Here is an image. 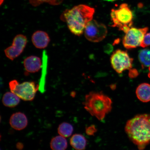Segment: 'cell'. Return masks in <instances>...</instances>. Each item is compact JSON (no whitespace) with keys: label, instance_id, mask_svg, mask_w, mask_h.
Here are the masks:
<instances>
[{"label":"cell","instance_id":"cell-1","mask_svg":"<svg viewBox=\"0 0 150 150\" xmlns=\"http://www.w3.org/2000/svg\"><path fill=\"white\" fill-rule=\"evenodd\" d=\"M125 131L129 139L140 150L150 142V114L137 115L127 121Z\"/></svg>","mask_w":150,"mask_h":150},{"label":"cell","instance_id":"cell-2","mask_svg":"<svg viewBox=\"0 0 150 150\" xmlns=\"http://www.w3.org/2000/svg\"><path fill=\"white\" fill-rule=\"evenodd\" d=\"M95 9L85 5H80L67 9L61 18L67 22V27L73 34L80 36L84 32L86 25L93 20Z\"/></svg>","mask_w":150,"mask_h":150},{"label":"cell","instance_id":"cell-3","mask_svg":"<svg viewBox=\"0 0 150 150\" xmlns=\"http://www.w3.org/2000/svg\"><path fill=\"white\" fill-rule=\"evenodd\" d=\"M112 100L102 93L91 92L86 95L83 103L85 109L92 116L102 120L112 109Z\"/></svg>","mask_w":150,"mask_h":150},{"label":"cell","instance_id":"cell-4","mask_svg":"<svg viewBox=\"0 0 150 150\" xmlns=\"http://www.w3.org/2000/svg\"><path fill=\"white\" fill-rule=\"evenodd\" d=\"M110 16L112 27H117L120 30L126 33L132 27L134 16L127 4H122L118 8L112 9Z\"/></svg>","mask_w":150,"mask_h":150},{"label":"cell","instance_id":"cell-5","mask_svg":"<svg viewBox=\"0 0 150 150\" xmlns=\"http://www.w3.org/2000/svg\"><path fill=\"white\" fill-rule=\"evenodd\" d=\"M9 89L19 98L24 101H32L34 99L39 86L34 82H24L19 83L16 80L9 82Z\"/></svg>","mask_w":150,"mask_h":150},{"label":"cell","instance_id":"cell-6","mask_svg":"<svg viewBox=\"0 0 150 150\" xmlns=\"http://www.w3.org/2000/svg\"><path fill=\"white\" fill-rule=\"evenodd\" d=\"M86 38L90 42H100L105 38L108 29L104 24L92 20L86 25L84 30Z\"/></svg>","mask_w":150,"mask_h":150},{"label":"cell","instance_id":"cell-7","mask_svg":"<svg viewBox=\"0 0 150 150\" xmlns=\"http://www.w3.org/2000/svg\"><path fill=\"white\" fill-rule=\"evenodd\" d=\"M134 59L127 52L120 50H116L110 58L112 66L116 72L121 74L124 71L132 68Z\"/></svg>","mask_w":150,"mask_h":150},{"label":"cell","instance_id":"cell-8","mask_svg":"<svg viewBox=\"0 0 150 150\" xmlns=\"http://www.w3.org/2000/svg\"><path fill=\"white\" fill-rule=\"evenodd\" d=\"M149 30V28H131L125 33L123 39V46L130 49L140 46L144 37Z\"/></svg>","mask_w":150,"mask_h":150},{"label":"cell","instance_id":"cell-9","mask_svg":"<svg viewBox=\"0 0 150 150\" xmlns=\"http://www.w3.org/2000/svg\"><path fill=\"white\" fill-rule=\"evenodd\" d=\"M25 35H18L14 37L12 45L4 50L6 56L11 60H13L23 52L27 43Z\"/></svg>","mask_w":150,"mask_h":150},{"label":"cell","instance_id":"cell-10","mask_svg":"<svg viewBox=\"0 0 150 150\" xmlns=\"http://www.w3.org/2000/svg\"><path fill=\"white\" fill-rule=\"evenodd\" d=\"M9 124L13 128L17 130H21L27 126V117L23 113L18 112L13 114L9 119Z\"/></svg>","mask_w":150,"mask_h":150},{"label":"cell","instance_id":"cell-11","mask_svg":"<svg viewBox=\"0 0 150 150\" xmlns=\"http://www.w3.org/2000/svg\"><path fill=\"white\" fill-rule=\"evenodd\" d=\"M32 41L35 47L44 49L47 47L50 39L48 33L42 31H37L34 33L32 36Z\"/></svg>","mask_w":150,"mask_h":150},{"label":"cell","instance_id":"cell-12","mask_svg":"<svg viewBox=\"0 0 150 150\" xmlns=\"http://www.w3.org/2000/svg\"><path fill=\"white\" fill-rule=\"evenodd\" d=\"M24 68L28 73H34L38 72L42 67V61L37 56H31L24 60Z\"/></svg>","mask_w":150,"mask_h":150},{"label":"cell","instance_id":"cell-13","mask_svg":"<svg viewBox=\"0 0 150 150\" xmlns=\"http://www.w3.org/2000/svg\"><path fill=\"white\" fill-rule=\"evenodd\" d=\"M137 97L141 102L146 103L150 101V84L147 83L141 84L136 89Z\"/></svg>","mask_w":150,"mask_h":150},{"label":"cell","instance_id":"cell-14","mask_svg":"<svg viewBox=\"0 0 150 150\" xmlns=\"http://www.w3.org/2000/svg\"><path fill=\"white\" fill-rule=\"evenodd\" d=\"M70 143L73 148L76 150H83L85 149L87 145V140L80 134H76L71 138Z\"/></svg>","mask_w":150,"mask_h":150},{"label":"cell","instance_id":"cell-15","mask_svg":"<svg viewBox=\"0 0 150 150\" xmlns=\"http://www.w3.org/2000/svg\"><path fill=\"white\" fill-rule=\"evenodd\" d=\"M20 101V98L17 96L12 92L6 93L2 98L3 105L9 108H14L17 106Z\"/></svg>","mask_w":150,"mask_h":150},{"label":"cell","instance_id":"cell-16","mask_svg":"<svg viewBox=\"0 0 150 150\" xmlns=\"http://www.w3.org/2000/svg\"><path fill=\"white\" fill-rule=\"evenodd\" d=\"M50 146L52 150H65L67 147V141L63 136H56L52 139Z\"/></svg>","mask_w":150,"mask_h":150},{"label":"cell","instance_id":"cell-17","mask_svg":"<svg viewBox=\"0 0 150 150\" xmlns=\"http://www.w3.org/2000/svg\"><path fill=\"white\" fill-rule=\"evenodd\" d=\"M138 59L142 68L150 67V50L148 49L140 50L139 53Z\"/></svg>","mask_w":150,"mask_h":150},{"label":"cell","instance_id":"cell-18","mask_svg":"<svg viewBox=\"0 0 150 150\" xmlns=\"http://www.w3.org/2000/svg\"><path fill=\"white\" fill-rule=\"evenodd\" d=\"M74 128L70 124L63 122L60 125L58 129V132L60 135L65 138L68 137L72 135Z\"/></svg>","mask_w":150,"mask_h":150},{"label":"cell","instance_id":"cell-19","mask_svg":"<svg viewBox=\"0 0 150 150\" xmlns=\"http://www.w3.org/2000/svg\"><path fill=\"white\" fill-rule=\"evenodd\" d=\"M30 3L33 6H37L44 3H49L52 5H59L63 0H29Z\"/></svg>","mask_w":150,"mask_h":150},{"label":"cell","instance_id":"cell-20","mask_svg":"<svg viewBox=\"0 0 150 150\" xmlns=\"http://www.w3.org/2000/svg\"><path fill=\"white\" fill-rule=\"evenodd\" d=\"M150 46V33H146L140 46L145 48Z\"/></svg>","mask_w":150,"mask_h":150},{"label":"cell","instance_id":"cell-21","mask_svg":"<svg viewBox=\"0 0 150 150\" xmlns=\"http://www.w3.org/2000/svg\"><path fill=\"white\" fill-rule=\"evenodd\" d=\"M96 130L95 126L92 125V126H90L86 129V134L88 135H93L94 134H95L96 132Z\"/></svg>","mask_w":150,"mask_h":150},{"label":"cell","instance_id":"cell-22","mask_svg":"<svg viewBox=\"0 0 150 150\" xmlns=\"http://www.w3.org/2000/svg\"><path fill=\"white\" fill-rule=\"evenodd\" d=\"M113 50V47L111 45L108 44L105 46L104 47V50L106 53L110 54Z\"/></svg>","mask_w":150,"mask_h":150},{"label":"cell","instance_id":"cell-23","mask_svg":"<svg viewBox=\"0 0 150 150\" xmlns=\"http://www.w3.org/2000/svg\"><path fill=\"white\" fill-rule=\"evenodd\" d=\"M130 72L129 73V76H130L131 78L135 77L137 76H138V72L136 69H131L130 70Z\"/></svg>","mask_w":150,"mask_h":150},{"label":"cell","instance_id":"cell-24","mask_svg":"<svg viewBox=\"0 0 150 150\" xmlns=\"http://www.w3.org/2000/svg\"><path fill=\"white\" fill-rule=\"evenodd\" d=\"M16 148L18 149L22 150L23 149V145L22 144L20 143V142H18L16 145Z\"/></svg>","mask_w":150,"mask_h":150},{"label":"cell","instance_id":"cell-25","mask_svg":"<svg viewBox=\"0 0 150 150\" xmlns=\"http://www.w3.org/2000/svg\"><path fill=\"white\" fill-rule=\"evenodd\" d=\"M104 1H108L112 2V1H117V0H104Z\"/></svg>","mask_w":150,"mask_h":150},{"label":"cell","instance_id":"cell-26","mask_svg":"<svg viewBox=\"0 0 150 150\" xmlns=\"http://www.w3.org/2000/svg\"><path fill=\"white\" fill-rule=\"evenodd\" d=\"M149 74H148V76H149V77L150 78V67H149Z\"/></svg>","mask_w":150,"mask_h":150},{"label":"cell","instance_id":"cell-27","mask_svg":"<svg viewBox=\"0 0 150 150\" xmlns=\"http://www.w3.org/2000/svg\"><path fill=\"white\" fill-rule=\"evenodd\" d=\"M4 0H1V4L3 2V1Z\"/></svg>","mask_w":150,"mask_h":150}]
</instances>
